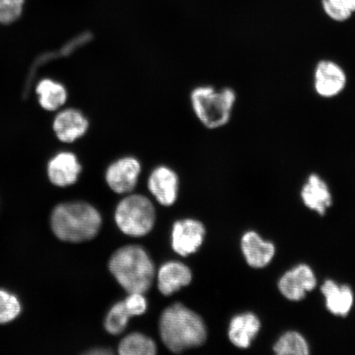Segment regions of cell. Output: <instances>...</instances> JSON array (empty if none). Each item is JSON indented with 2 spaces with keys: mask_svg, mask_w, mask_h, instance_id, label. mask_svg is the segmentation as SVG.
Returning <instances> with one entry per match:
<instances>
[{
  "mask_svg": "<svg viewBox=\"0 0 355 355\" xmlns=\"http://www.w3.org/2000/svg\"><path fill=\"white\" fill-rule=\"evenodd\" d=\"M159 331L163 343L175 354L199 347L206 343L207 337L202 318L180 303L163 311L159 318Z\"/></svg>",
  "mask_w": 355,
  "mask_h": 355,
  "instance_id": "cell-1",
  "label": "cell"
},
{
  "mask_svg": "<svg viewBox=\"0 0 355 355\" xmlns=\"http://www.w3.org/2000/svg\"><path fill=\"white\" fill-rule=\"evenodd\" d=\"M53 232L60 241L81 243L92 241L98 234L102 220L98 211L83 202H66L53 211Z\"/></svg>",
  "mask_w": 355,
  "mask_h": 355,
  "instance_id": "cell-2",
  "label": "cell"
},
{
  "mask_svg": "<svg viewBox=\"0 0 355 355\" xmlns=\"http://www.w3.org/2000/svg\"><path fill=\"white\" fill-rule=\"evenodd\" d=\"M109 269L128 294H145L152 286L155 274L153 261L139 245L119 248L111 257Z\"/></svg>",
  "mask_w": 355,
  "mask_h": 355,
  "instance_id": "cell-3",
  "label": "cell"
},
{
  "mask_svg": "<svg viewBox=\"0 0 355 355\" xmlns=\"http://www.w3.org/2000/svg\"><path fill=\"white\" fill-rule=\"evenodd\" d=\"M237 92L232 87L200 86L191 92V104L198 121L208 130H218L232 119Z\"/></svg>",
  "mask_w": 355,
  "mask_h": 355,
  "instance_id": "cell-4",
  "label": "cell"
},
{
  "mask_svg": "<svg viewBox=\"0 0 355 355\" xmlns=\"http://www.w3.org/2000/svg\"><path fill=\"white\" fill-rule=\"evenodd\" d=\"M114 219L123 234L132 237L145 236L154 227L155 207L144 195H130L118 204Z\"/></svg>",
  "mask_w": 355,
  "mask_h": 355,
  "instance_id": "cell-5",
  "label": "cell"
},
{
  "mask_svg": "<svg viewBox=\"0 0 355 355\" xmlns=\"http://www.w3.org/2000/svg\"><path fill=\"white\" fill-rule=\"evenodd\" d=\"M313 89L323 99H334L343 94L348 84L343 67L331 60L318 61L313 71Z\"/></svg>",
  "mask_w": 355,
  "mask_h": 355,
  "instance_id": "cell-6",
  "label": "cell"
},
{
  "mask_svg": "<svg viewBox=\"0 0 355 355\" xmlns=\"http://www.w3.org/2000/svg\"><path fill=\"white\" fill-rule=\"evenodd\" d=\"M141 171L139 159L132 157L119 158L107 168L106 183L114 193H130L137 186Z\"/></svg>",
  "mask_w": 355,
  "mask_h": 355,
  "instance_id": "cell-7",
  "label": "cell"
},
{
  "mask_svg": "<svg viewBox=\"0 0 355 355\" xmlns=\"http://www.w3.org/2000/svg\"><path fill=\"white\" fill-rule=\"evenodd\" d=\"M205 234L202 222L193 219L178 220L173 225V250L183 257L194 254L202 246Z\"/></svg>",
  "mask_w": 355,
  "mask_h": 355,
  "instance_id": "cell-8",
  "label": "cell"
},
{
  "mask_svg": "<svg viewBox=\"0 0 355 355\" xmlns=\"http://www.w3.org/2000/svg\"><path fill=\"white\" fill-rule=\"evenodd\" d=\"M317 285V278L309 266L300 264L288 270L279 279V291L283 296L291 301H300Z\"/></svg>",
  "mask_w": 355,
  "mask_h": 355,
  "instance_id": "cell-9",
  "label": "cell"
},
{
  "mask_svg": "<svg viewBox=\"0 0 355 355\" xmlns=\"http://www.w3.org/2000/svg\"><path fill=\"white\" fill-rule=\"evenodd\" d=\"M88 119L82 111L74 108L59 111L53 121V131L58 139L64 144H73L88 131Z\"/></svg>",
  "mask_w": 355,
  "mask_h": 355,
  "instance_id": "cell-10",
  "label": "cell"
},
{
  "mask_svg": "<svg viewBox=\"0 0 355 355\" xmlns=\"http://www.w3.org/2000/svg\"><path fill=\"white\" fill-rule=\"evenodd\" d=\"M82 166L77 155L71 152H61L53 157L47 165V175L51 183L64 188L78 180Z\"/></svg>",
  "mask_w": 355,
  "mask_h": 355,
  "instance_id": "cell-11",
  "label": "cell"
},
{
  "mask_svg": "<svg viewBox=\"0 0 355 355\" xmlns=\"http://www.w3.org/2000/svg\"><path fill=\"white\" fill-rule=\"evenodd\" d=\"M148 189L162 206H171L176 201L179 192V177L176 173L165 166H158L150 173Z\"/></svg>",
  "mask_w": 355,
  "mask_h": 355,
  "instance_id": "cell-12",
  "label": "cell"
},
{
  "mask_svg": "<svg viewBox=\"0 0 355 355\" xmlns=\"http://www.w3.org/2000/svg\"><path fill=\"white\" fill-rule=\"evenodd\" d=\"M241 250L247 263L254 268H265L276 254L274 244L264 241L255 232H248L243 235Z\"/></svg>",
  "mask_w": 355,
  "mask_h": 355,
  "instance_id": "cell-13",
  "label": "cell"
},
{
  "mask_svg": "<svg viewBox=\"0 0 355 355\" xmlns=\"http://www.w3.org/2000/svg\"><path fill=\"white\" fill-rule=\"evenodd\" d=\"M301 198L306 207L324 216L332 204L329 186L318 174L309 175L301 190Z\"/></svg>",
  "mask_w": 355,
  "mask_h": 355,
  "instance_id": "cell-14",
  "label": "cell"
},
{
  "mask_svg": "<svg viewBox=\"0 0 355 355\" xmlns=\"http://www.w3.org/2000/svg\"><path fill=\"white\" fill-rule=\"evenodd\" d=\"M193 274L188 266L177 261L163 264L158 272V288L166 296L187 286L192 282Z\"/></svg>",
  "mask_w": 355,
  "mask_h": 355,
  "instance_id": "cell-15",
  "label": "cell"
},
{
  "mask_svg": "<svg viewBox=\"0 0 355 355\" xmlns=\"http://www.w3.org/2000/svg\"><path fill=\"white\" fill-rule=\"evenodd\" d=\"M261 322L257 315L244 313L230 321L228 336L230 343L239 349H247L260 331Z\"/></svg>",
  "mask_w": 355,
  "mask_h": 355,
  "instance_id": "cell-16",
  "label": "cell"
},
{
  "mask_svg": "<svg viewBox=\"0 0 355 355\" xmlns=\"http://www.w3.org/2000/svg\"><path fill=\"white\" fill-rule=\"evenodd\" d=\"M321 291L325 296L328 311L336 316L346 317L354 304V293L349 286H339L338 284L327 279L324 282Z\"/></svg>",
  "mask_w": 355,
  "mask_h": 355,
  "instance_id": "cell-17",
  "label": "cell"
},
{
  "mask_svg": "<svg viewBox=\"0 0 355 355\" xmlns=\"http://www.w3.org/2000/svg\"><path fill=\"white\" fill-rule=\"evenodd\" d=\"M40 105L49 112H55L65 105L68 99L66 87L50 78L41 80L35 88Z\"/></svg>",
  "mask_w": 355,
  "mask_h": 355,
  "instance_id": "cell-18",
  "label": "cell"
},
{
  "mask_svg": "<svg viewBox=\"0 0 355 355\" xmlns=\"http://www.w3.org/2000/svg\"><path fill=\"white\" fill-rule=\"evenodd\" d=\"M119 353L121 355H154L157 354V345L148 336L132 333L121 340Z\"/></svg>",
  "mask_w": 355,
  "mask_h": 355,
  "instance_id": "cell-19",
  "label": "cell"
},
{
  "mask_svg": "<svg viewBox=\"0 0 355 355\" xmlns=\"http://www.w3.org/2000/svg\"><path fill=\"white\" fill-rule=\"evenodd\" d=\"M274 352L279 355H307L309 345L304 336L291 331L283 334L273 347Z\"/></svg>",
  "mask_w": 355,
  "mask_h": 355,
  "instance_id": "cell-20",
  "label": "cell"
},
{
  "mask_svg": "<svg viewBox=\"0 0 355 355\" xmlns=\"http://www.w3.org/2000/svg\"><path fill=\"white\" fill-rule=\"evenodd\" d=\"M322 8L333 21L343 22L355 13V0H322Z\"/></svg>",
  "mask_w": 355,
  "mask_h": 355,
  "instance_id": "cell-21",
  "label": "cell"
},
{
  "mask_svg": "<svg viewBox=\"0 0 355 355\" xmlns=\"http://www.w3.org/2000/svg\"><path fill=\"white\" fill-rule=\"evenodd\" d=\"M130 314L124 305L123 301L115 304L105 318V328L111 335H119L125 330Z\"/></svg>",
  "mask_w": 355,
  "mask_h": 355,
  "instance_id": "cell-22",
  "label": "cell"
},
{
  "mask_svg": "<svg viewBox=\"0 0 355 355\" xmlns=\"http://www.w3.org/2000/svg\"><path fill=\"white\" fill-rule=\"evenodd\" d=\"M21 313V304L15 295L0 291V325L11 322Z\"/></svg>",
  "mask_w": 355,
  "mask_h": 355,
  "instance_id": "cell-23",
  "label": "cell"
},
{
  "mask_svg": "<svg viewBox=\"0 0 355 355\" xmlns=\"http://www.w3.org/2000/svg\"><path fill=\"white\" fill-rule=\"evenodd\" d=\"M25 0H0V24L8 25L19 19Z\"/></svg>",
  "mask_w": 355,
  "mask_h": 355,
  "instance_id": "cell-24",
  "label": "cell"
},
{
  "mask_svg": "<svg viewBox=\"0 0 355 355\" xmlns=\"http://www.w3.org/2000/svg\"><path fill=\"white\" fill-rule=\"evenodd\" d=\"M123 303L131 317L141 316L145 313L148 308V302L144 294L139 293H131Z\"/></svg>",
  "mask_w": 355,
  "mask_h": 355,
  "instance_id": "cell-25",
  "label": "cell"
}]
</instances>
